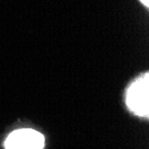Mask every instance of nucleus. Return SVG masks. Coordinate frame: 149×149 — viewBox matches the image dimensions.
<instances>
[{
  "label": "nucleus",
  "instance_id": "obj_2",
  "mask_svg": "<svg viewBox=\"0 0 149 149\" xmlns=\"http://www.w3.org/2000/svg\"><path fill=\"white\" fill-rule=\"evenodd\" d=\"M44 146V136L31 129H22L13 131L5 142L6 149H43Z\"/></svg>",
  "mask_w": 149,
  "mask_h": 149
},
{
  "label": "nucleus",
  "instance_id": "obj_1",
  "mask_svg": "<svg viewBox=\"0 0 149 149\" xmlns=\"http://www.w3.org/2000/svg\"><path fill=\"white\" fill-rule=\"evenodd\" d=\"M128 107L141 117H148L149 113V75L146 73L130 85L127 91Z\"/></svg>",
  "mask_w": 149,
  "mask_h": 149
},
{
  "label": "nucleus",
  "instance_id": "obj_3",
  "mask_svg": "<svg viewBox=\"0 0 149 149\" xmlns=\"http://www.w3.org/2000/svg\"><path fill=\"white\" fill-rule=\"evenodd\" d=\"M140 1H141V3L143 5H145L146 7H148V6H149V0H140Z\"/></svg>",
  "mask_w": 149,
  "mask_h": 149
}]
</instances>
